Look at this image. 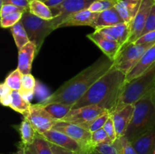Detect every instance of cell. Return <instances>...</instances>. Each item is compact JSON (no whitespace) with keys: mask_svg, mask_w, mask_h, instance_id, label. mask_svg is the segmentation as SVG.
<instances>
[{"mask_svg":"<svg viewBox=\"0 0 155 154\" xmlns=\"http://www.w3.org/2000/svg\"><path fill=\"white\" fill-rule=\"evenodd\" d=\"M113 65V60L107 57H101L95 63L62 85L41 104L45 106L59 103L73 107L102 75L111 69Z\"/></svg>","mask_w":155,"mask_h":154,"instance_id":"6da1fadb","label":"cell"},{"mask_svg":"<svg viewBox=\"0 0 155 154\" xmlns=\"http://www.w3.org/2000/svg\"><path fill=\"white\" fill-rule=\"evenodd\" d=\"M126 83V75L114 66L101 77L89 90L73 105L72 109L97 105L111 114L120 99Z\"/></svg>","mask_w":155,"mask_h":154,"instance_id":"7a4b0ae2","label":"cell"},{"mask_svg":"<svg viewBox=\"0 0 155 154\" xmlns=\"http://www.w3.org/2000/svg\"><path fill=\"white\" fill-rule=\"evenodd\" d=\"M135 110L125 137L130 141L155 127V101L152 92L134 104Z\"/></svg>","mask_w":155,"mask_h":154,"instance_id":"3957f363","label":"cell"},{"mask_svg":"<svg viewBox=\"0 0 155 154\" xmlns=\"http://www.w3.org/2000/svg\"><path fill=\"white\" fill-rule=\"evenodd\" d=\"M155 89V63L138 78L126 82L114 112L127 104H134Z\"/></svg>","mask_w":155,"mask_h":154,"instance_id":"277c9868","label":"cell"},{"mask_svg":"<svg viewBox=\"0 0 155 154\" xmlns=\"http://www.w3.org/2000/svg\"><path fill=\"white\" fill-rule=\"evenodd\" d=\"M21 21L27 31L30 42L36 45L38 54L45 38L54 30L51 20L39 18L27 10L23 14Z\"/></svg>","mask_w":155,"mask_h":154,"instance_id":"5b68a950","label":"cell"},{"mask_svg":"<svg viewBox=\"0 0 155 154\" xmlns=\"http://www.w3.org/2000/svg\"><path fill=\"white\" fill-rule=\"evenodd\" d=\"M154 44H129L122 48L120 54L114 61V66L127 75L139 63L147 50Z\"/></svg>","mask_w":155,"mask_h":154,"instance_id":"8992f818","label":"cell"},{"mask_svg":"<svg viewBox=\"0 0 155 154\" xmlns=\"http://www.w3.org/2000/svg\"><path fill=\"white\" fill-rule=\"evenodd\" d=\"M51 129L61 131L78 142L84 148L87 154L93 150L94 148L91 141L92 134L80 125L64 121H57Z\"/></svg>","mask_w":155,"mask_h":154,"instance_id":"52a82bcc","label":"cell"},{"mask_svg":"<svg viewBox=\"0 0 155 154\" xmlns=\"http://www.w3.org/2000/svg\"><path fill=\"white\" fill-rule=\"evenodd\" d=\"M95 1L96 0H65L62 4L51 8L53 14L51 22L54 30L58 29L61 23L70 15L89 9Z\"/></svg>","mask_w":155,"mask_h":154,"instance_id":"ba28073f","label":"cell"},{"mask_svg":"<svg viewBox=\"0 0 155 154\" xmlns=\"http://www.w3.org/2000/svg\"><path fill=\"white\" fill-rule=\"evenodd\" d=\"M107 112L109 111L97 105L84 106L79 108L71 109V111L61 121L77 124L83 128H85L92 121L102 116Z\"/></svg>","mask_w":155,"mask_h":154,"instance_id":"9c48e42d","label":"cell"},{"mask_svg":"<svg viewBox=\"0 0 155 154\" xmlns=\"http://www.w3.org/2000/svg\"><path fill=\"white\" fill-rule=\"evenodd\" d=\"M24 116L31 123L36 131L41 134L51 130L57 122L41 104H30L28 111Z\"/></svg>","mask_w":155,"mask_h":154,"instance_id":"30bf717a","label":"cell"},{"mask_svg":"<svg viewBox=\"0 0 155 154\" xmlns=\"http://www.w3.org/2000/svg\"><path fill=\"white\" fill-rule=\"evenodd\" d=\"M154 4V0H142L137 14L135 17L133 24H132L130 36L127 45L134 43L140 37L145 27L146 21L149 16L151 8Z\"/></svg>","mask_w":155,"mask_h":154,"instance_id":"8fae6325","label":"cell"},{"mask_svg":"<svg viewBox=\"0 0 155 154\" xmlns=\"http://www.w3.org/2000/svg\"><path fill=\"white\" fill-rule=\"evenodd\" d=\"M42 135L48 140V142L57 146L63 147L64 149L74 151L80 154H87L84 148L76 140L70 137L67 134L56 131V130L51 129L45 132L42 133Z\"/></svg>","mask_w":155,"mask_h":154,"instance_id":"7c38bea8","label":"cell"},{"mask_svg":"<svg viewBox=\"0 0 155 154\" xmlns=\"http://www.w3.org/2000/svg\"><path fill=\"white\" fill-rule=\"evenodd\" d=\"M87 38L94 42L103 51L106 57L113 61H114L123 48L117 42L107 39V37L102 36L96 31L88 34Z\"/></svg>","mask_w":155,"mask_h":154,"instance_id":"4fadbf2b","label":"cell"},{"mask_svg":"<svg viewBox=\"0 0 155 154\" xmlns=\"http://www.w3.org/2000/svg\"><path fill=\"white\" fill-rule=\"evenodd\" d=\"M134 110V104H127L120 110L110 114L114 124L117 139L125 136L127 128L131 122Z\"/></svg>","mask_w":155,"mask_h":154,"instance_id":"5bb4252c","label":"cell"},{"mask_svg":"<svg viewBox=\"0 0 155 154\" xmlns=\"http://www.w3.org/2000/svg\"><path fill=\"white\" fill-rule=\"evenodd\" d=\"M95 31L98 32L102 36L107 37V39L116 41L122 46V48H124L128 44L131 27L126 23H124L111 27L97 29L95 30Z\"/></svg>","mask_w":155,"mask_h":154,"instance_id":"9a60e30c","label":"cell"},{"mask_svg":"<svg viewBox=\"0 0 155 154\" xmlns=\"http://www.w3.org/2000/svg\"><path fill=\"white\" fill-rule=\"evenodd\" d=\"M99 14L91 11L89 9L80 11L68 17L59 26V28L74 26H90L94 28Z\"/></svg>","mask_w":155,"mask_h":154,"instance_id":"2e32d148","label":"cell"},{"mask_svg":"<svg viewBox=\"0 0 155 154\" xmlns=\"http://www.w3.org/2000/svg\"><path fill=\"white\" fill-rule=\"evenodd\" d=\"M155 63V44L148 48L139 63L126 75V82L132 81L140 76Z\"/></svg>","mask_w":155,"mask_h":154,"instance_id":"e0dca14e","label":"cell"},{"mask_svg":"<svg viewBox=\"0 0 155 154\" xmlns=\"http://www.w3.org/2000/svg\"><path fill=\"white\" fill-rule=\"evenodd\" d=\"M36 54H37L36 47L31 42H28L19 50L18 69L23 75L30 74L32 63Z\"/></svg>","mask_w":155,"mask_h":154,"instance_id":"ac0fdd59","label":"cell"},{"mask_svg":"<svg viewBox=\"0 0 155 154\" xmlns=\"http://www.w3.org/2000/svg\"><path fill=\"white\" fill-rule=\"evenodd\" d=\"M142 0H119L115 5V8L120 14L126 24L132 26L135 17L136 16L142 4Z\"/></svg>","mask_w":155,"mask_h":154,"instance_id":"d6986e66","label":"cell"},{"mask_svg":"<svg viewBox=\"0 0 155 154\" xmlns=\"http://www.w3.org/2000/svg\"><path fill=\"white\" fill-rule=\"evenodd\" d=\"M131 142L139 154H153L155 148V127Z\"/></svg>","mask_w":155,"mask_h":154,"instance_id":"ffe728a7","label":"cell"},{"mask_svg":"<svg viewBox=\"0 0 155 154\" xmlns=\"http://www.w3.org/2000/svg\"><path fill=\"white\" fill-rule=\"evenodd\" d=\"M124 23L125 22L120 17V14L118 13L117 9L115 8H112L99 14L94 29L97 30L102 27H111V26H115L117 24H124Z\"/></svg>","mask_w":155,"mask_h":154,"instance_id":"44dd1931","label":"cell"},{"mask_svg":"<svg viewBox=\"0 0 155 154\" xmlns=\"http://www.w3.org/2000/svg\"><path fill=\"white\" fill-rule=\"evenodd\" d=\"M28 10L33 15L42 19L47 21L53 19L51 8L41 0H30Z\"/></svg>","mask_w":155,"mask_h":154,"instance_id":"7402d4cb","label":"cell"},{"mask_svg":"<svg viewBox=\"0 0 155 154\" xmlns=\"http://www.w3.org/2000/svg\"><path fill=\"white\" fill-rule=\"evenodd\" d=\"M36 81L33 75L26 74L23 75L21 79V87L18 91L21 96L27 101L30 102L34 96V91L36 88Z\"/></svg>","mask_w":155,"mask_h":154,"instance_id":"603a6c76","label":"cell"},{"mask_svg":"<svg viewBox=\"0 0 155 154\" xmlns=\"http://www.w3.org/2000/svg\"><path fill=\"white\" fill-rule=\"evenodd\" d=\"M21 142L24 146H30L33 144L36 139L37 131L27 119L24 118L19 127Z\"/></svg>","mask_w":155,"mask_h":154,"instance_id":"cb8c5ba5","label":"cell"},{"mask_svg":"<svg viewBox=\"0 0 155 154\" xmlns=\"http://www.w3.org/2000/svg\"><path fill=\"white\" fill-rule=\"evenodd\" d=\"M45 110L56 121H61L72 109V106L64 104L54 103L44 106Z\"/></svg>","mask_w":155,"mask_h":154,"instance_id":"d4e9b609","label":"cell"},{"mask_svg":"<svg viewBox=\"0 0 155 154\" xmlns=\"http://www.w3.org/2000/svg\"><path fill=\"white\" fill-rule=\"evenodd\" d=\"M12 34L13 36L14 39H15V44H16L18 49L19 51L22 47L27 45L28 42H30L28 35H27V31L23 25L22 22L19 21L15 25L10 28Z\"/></svg>","mask_w":155,"mask_h":154,"instance_id":"484cf974","label":"cell"},{"mask_svg":"<svg viewBox=\"0 0 155 154\" xmlns=\"http://www.w3.org/2000/svg\"><path fill=\"white\" fill-rule=\"evenodd\" d=\"M30 103L26 101L21 95L18 91H13L12 92V99L10 104V108L15 111L21 113L24 116L30 108Z\"/></svg>","mask_w":155,"mask_h":154,"instance_id":"4316f807","label":"cell"},{"mask_svg":"<svg viewBox=\"0 0 155 154\" xmlns=\"http://www.w3.org/2000/svg\"><path fill=\"white\" fill-rule=\"evenodd\" d=\"M95 154H122L120 139H117L114 143L99 145L94 148Z\"/></svg>","mask_w":155,"mask_h":154,"instance_id":"83f0119b","label":"cell"},{"mask_svg":"<svg viewBox=\"0 0 155 154\" xmlns=\"http://www.w3.org/2000/svg\"><path fill=\"white\" fill-rule=\"evenodd\" d=\"M33 145L37 154H53L50 143L39 133L37 132Z\"/></svg>","mask_w":155,"mask_h":154,"instance_id":"f1b7e54d","label":"cell"},{"mask_svg":"<svg viewBox=\"0 0 155 154\" xmlns=\"http://www.w3.org/2000/svg\"><path fill=\"white\" fill-rule=\"evenodd\" d=\"M23 74L21 71L17 68L12 71L7 77H6L5 82L11 88L13 91H19L21 87V79H22Z\"/></svg>","mask_w":155,"mask_h":154,"instance_id":"f546056e","label":"cell"},{"mask_svg":"<svg viewBox=\"0 0 155 154\" xmlns=\"http://www.w3.org/2000/svg\"><path fill=\"white\" fill-rule=\"evenodd\" d=\"M118 1L119 0H96L91 5L89 10L91 11L101 13L104 11L114 8Z\"/></svg>","mask_w":155,"mask_h":154,"instance_id":"4dcf8cb0","label":"cell"},{"mask_svg":"<svg viewBox=\"0 0 155 154\" xmlns=\"http://www.w3.org/2000/svg\"><path fill=\"white\" fill-rule=\"evenodd\" d=\"M91 134H92L91 141H92V145L93 148H95L97 146H99V145L114 143L103 128L97 130V131H94Z\"/></svg>","mask_w":155,"mask_h":154,"instance_id":"1f68e13d","label":"cell"},{"mask_svg":"<svg viewBox=\"0 0 155 154\" xmlns=\"http://www.w3.org/2000/svg\"><path fill=\"white\" fill-rule=\"evenodd\" d=\"M23 14L24 13L22 12H17L1 17V27L2 28H11L17 23L21 21Z\"/></svg>","mask_w":155,"mask_h":154,"instance_id":"d6a6232c","label":"cell"},{"mask_svg":"<svg viewBox=\"0 0 155 154\" xmlns=\"http://www.w3.org/2000/svg\"><path fill=\"white\" fill-rule=\"evenodd\" d=\"M12 92L13 90L5 82H2L0 85V102L5 107H10Z\"/></svg>","mask_w":155,"mask_h":154,"instance_id":"836d02e7","label":"cell"},{"mask_svg":"<svg viewBox=\"0 0 155 154\" xmlns=\"http://www.w3.org/2000/svg\"><path fill=\"white\" fill-rule=\"evenodd\" d=\"M110 112H107V113H105L104 114H103L102 116H99V117L97 118L96 119L92 121L91 123H89V125H86L84 128L91 133L94 132V131H97V130L98 129H101V128H102L103 127H104L106 121H107V119L110 117Z\"/></svg>","mask_w":155,"mask_h":154,"instance_id":"e575fe53","label":"cell"},{"mask_svg":"<svg viewBox=\"0 0 155 154\" xmlns=\"http://www.w3.org/2000/svg\"><path fill=\"white\" fill-rule=\"evenodd\" d=\"M51 95V94L50 93L49 91L43 84L39 82V81H36V88H35L34 91V96H36L38 101H39V104H42V102H44L45 100L49 98Z\"/></svg>","mask_w":155,"mask_h":154,"instance_id":"d590c367","label":"cell"},{"mask_svg":"<svg viewBox=\"0 0 155 154\" xmlns=\"http://www.w3.org/2000/svg\"><path fill=\"white\" fill-rule=\"evenodd\" d=\"M119 139L122 154H139L136 149H135L134 146H133L132 142L129 140L125 136Z\"/></svg>","mask_w":155,"mask_h":154,"instance_id":"8d00e7d4","label":"cell"},{"mask_svg":"<svg viewBox=\"0 0 155 154\" xmlns=\"http://www.w3.org/2000/svg\"><path fill=\"white\" fill-rule=\"evenodd\" d=\"M153 30H155V4L153 5L152 8H151L149 16H148V20L146 21L145 27L144 28L143 31H142L141 36L149 33V32L153 31Z\"/></svg>","mask_w":155,"mask_h":154,"instance_id":"74e56055","label":"cell"},{"mask_svg":"<svg viewBox=\"0 0 155 154\" xmlns=\"http://www.w3.org/2000/svg\"><path fill=\"white\" fill-rule=\"evenodd\" d=\"M103 128H104V131H106V133H107V135L109 136V137H110V140H112V142H114L115 140L117 139L114 124L111 116H110V117H109L108 119H107V120L106 121Z\"/></svg>","mask_w":155,"mask_h":154,"instance_id":"f35d334b","label":"cell"},{"mask_svg":"<svg viewBox=\"0 0 155 154\" xmlns=\"http://www.w3.org/2000/svg\"><path fill=\"white\" fill-rule=\"evenodd\" d=\"M27 9L24 8L18 7V6L13 5H2L1 6V17H4L7 14H10L17 13V12H22L24 13Z\"/></svg>","mask_w":155,"mask_h":154,"instance_id":"ab89813d","label":"cell"},{"mask_svg":"<svg viewBox=\"0 0 155 154\" xmlns=\"http://www.w3.org/2000/svg\"><path fill=\"white\" fill-rule=\"evenodd\" d=\"M136 45H142L146 43H155V30L149 32L143 36H140L136 42H134Z\"/></svg>","mask_w":155,"mask_h":154,"instance_id":"60d3db41","label":"cell"},{"mask_svg":"<svg viewBox=\"0 0 155 154\" xmlns=\"http://www.w3.org/2000/svg\"><path fill=\"white\" fill-rule=\"evenodd\" d=\"M30 0H1V5H13L28 10Z\"/></svg>","mask_w":155,"mask_h":154,"instance_id":"b9f144b4","label":"cell"},{"mask_svg":"<svg viewBox=\"0 0 155 154\" xmlns=\"http://www.w3.org/2000/svg\"><path fill=\"white\" fill-rule=\"evenodd\" d=\"M50 146H51L53 154H80L78 153V152H74V151L69 150V149H64L63 147H61V146H57L54 143H50Z\"/></svg>","mask_w":155,"mask_h":154,"instance_id":"7bdbcfd3","label":"cell"},{"mask_svg":"<svg viewBox=\"0 0 155 154\" xmlns=\"http://www.w3.org/2000/svg\"><path fill=\"white\" fill-rule=\"evenodd\" d=\"M64 1L65 0H45V1H44V2H45V5H47L50 8H54L56 7V6H58L59 5L62 4Z\"/></svg>","mask_w":155,"mask_h":154,"instance_id":"ee69618b","label":"cell"},{"mask_svg":"<svg viewBox=\"0 0 155 154\" xmlns=\"http://www.w3.org/2000/svg\"><path fill=\"white\" fill-rule=\"evenodd\" d=\"M24 147L26 154H37L33 144L30 145V146H24Z\"/></svg>","mask_w":155,"mask_h":154,"instance_id":"f6af8a7d","label":"cell"},{"mask_svg":"<svg viewBox=\"0 0 155 154\" xmlns=\"http://www.w3.org/2000/svg\"><path fill=\"white\" fill-rule=\"evenodd\" d=\"M14 154H26L25 151H24V144L22 143V142H21V143L18 144V150H17L15 152H14Z\"/></svg>","mask_w":155,"mask_h":154,"instance_id":"bcb514c9","label":"cell"},{"mask_svg":"<svg viewBox=\"0 0 155 154\" xmlns=\"http://www.w3.org/2000/svg\"><path fill=\"white\" fill-rule=\"evenodd\" d=\"M152 95H153V98H154V100L155 101V89L154 90V91L152 92Z\"/></svg>","mask_w":155,"mask_h":154,"instance_id":"7dc6e473","label":"cell"},{"mask_svg":"<svg viewBox=\"0 0 155 154\" xmlns=\"http://www.w3.org/2000/svg\"><path fill=\"white\" fill-rule=\"evenodd\" d=\"M41 1H42V2H44V1H45V0H41Z\"/></svg>","mask_w":155,"mask_h":154,"instance_id":"c3c4849f","label":"cell"},{"mask_svg":"<svg viewBox=\"0 0 155 154\" xmlns=\"http://www.w3.org/2000/svg\"><path fill=\"white\" fill-rule=\"evenodd\" d=\"M154 2H155V0H154Z\"/></svg>","mask_w":155,"mask_h":154,"instance_id":"681fc988","label":"cell"}]
</instances>
